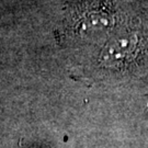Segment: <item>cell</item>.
<instances>
[{
  "label": "cell",
  "instance_id": "6da1fadb",
  "mask_svg": "<svg viewBox=\"0 0 148 148\" xmlns=\"http://www.w3.org/2000/svg\"><path fill=\"white\" fill-rule=\"evenodd\" d=\"M137 46V37L134 34H123L106 45L102 58L106 65H117L125 62Z\"/></svg>",
  "mask_w": 148,
  "mask_h": 148
}]
</instances>
